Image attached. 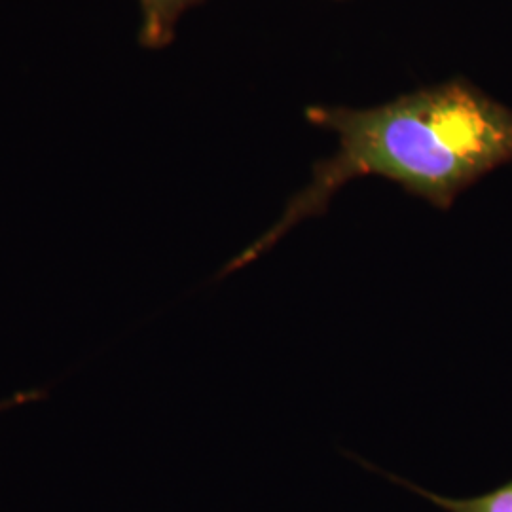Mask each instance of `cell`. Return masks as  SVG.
<instances>
[{
	"label": "cell",
	"instance_id": "cell-1",
	"mask_svg": "<svg viewBox=\"0 0 512 512\" xmlns=\"http://www.w3.org/2000/svg\"><path fill=\"white\" fill-rule=\"evenodd\" d=\"M311 124L338 137L336 154L313 167L281 219L222 275L270 251L302 220L323 215L334 194L359 177H384L439 209L495 167L512 162V109L463 84L408 93L372 109L308 110Z\"/></svg>",
	"mask_w": 512,
	"mask_h": 512
},
{
	"label": "cell",
	"instance_id": "cell-2",
	"mask_svg": "<svg viewBox=\"0 0 512 512\" xmlns=\"http://www.w3.org/2000/svg\"><path fill=\"white\" fill-rule=\"evenodd\" d=\"M202 0H139L141 6V46L158 50L171 44L175 29L184 14Z\"/></svg>",
	"mask_w": 512,
	"mask_h": 512
},
{
	"label": "cell",
	"instance_id": "cell-3",
	"mask_svg": "<svg viewBox=\"0 0 512 512\" xmlns=\"http://www.w3.org/2000/svg\"><path fill=\"white\" fill-rule=\"evenodd\" d=\"M385 478H389L395 484H401L406 490L421 495L423 499H429L433 505L446 512H512V480L495 488L488 494L476 495V497H467V499H454V497H444V495L433 494L429 490H423L420 486L404 480L401 476L389 475L384 473Z\"/></svg>",
	"mask_w": 512,
	"mask_h": 512
},
{
	"label": "cell",
	"instance_id": "cell-4",
	"mask_svg": "<svg viewBox=\"0 0 512 512\" xmlns=\"http://www.w3.org/2000/svg\"><path fill=\"white\" fill-rule=\"evenodd\" d=\"M40 393H21V395H14L10 399L0 401V410H8L12 406H19V404L31 403L33 399H38Z\"/></svg>",
	"mask_w": 512,
	"mask_h": 512
}]
</instances>
